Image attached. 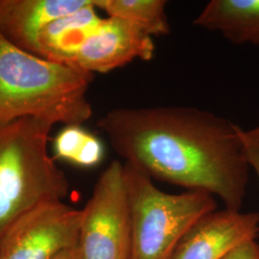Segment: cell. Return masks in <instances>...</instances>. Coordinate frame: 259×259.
<instances>
[{
	"label": "cell",
	"mask_w": 259,
	"mask_h": 259,
	"mask_svg": "<svg viewBox=\"0 0 259 259\" xmlns=\"http://www.w3.org/2000/svg\"><path fill=\"white\" fill-rule=\"evenodd\" d=\"M125 162L152 179L219 197L240 210L250 165L240 127L214 112L185 106L117 108L98 121Z\"/></svg>",
	"instance_id": "1"
},
{
	"label": "cell",
	"mask_w": 259,
	"mask_h": 259,
	"mask_svg": "<svg viewBox=\"0 0 259 259\" xmlns=\"http://www.w3.org/2000/svg\"><path fill=\"white\" fill-rule=\"evenodd\" d=\"M93 80L92 73L31 54L0 33V124L32 117L82 125L93 115L87 98Z\"/></svg>",
	"instance_id": "2"
},
{
	"label": "cell",
	"mask_w": 259,
	"mask_h": 259,
	"mask_svg": "<svg viewBox=\"0 0 259 259\" xmlns=\"http://www.w3.org/2000/svg\"><path fill=\"white\" fill-rule=\"evenodd\" d=\"M53 125L32 117L0 124V240L26 213L69 192L47 149Z\"/></svg>",
	"instance_id": "3"
},
{
	"label": "cell",
	"mask_w": 259,
	"mask_h": 259,
	"mask_svg": "<svg viewBox=\"0 0 259 259\" xmlns=\"http://www.w3.org/2000/svg\"><path fill=\"white\" fill-rule=\"evenodd\" d=\"M123 165L132 220L130 259L169 258L186 232L217 209L213 195L197 190L169 194L139 167Z\"/></svg>",
	"instance_id": "4"
},
{
	"label": "cell",
	"mask_w": 259,
	"mask_h": 259,
	"mask_svg": "<svg viewBox=\"0 0 259 259\" xmlns=\"http://www.w3.org/2000/svg\"><path fill=\"white\" fill-rule=\"evenodd\" d=\"M82 210L81 258H131L132 220L121 161H112L100 175Z\"/></svg>",
	"instance_id": "5"
},
{
	"label": "cell",
	"mask_w": 259,
	"mask_h": 259,
	"mask_svg": "<svg viewBox=\"0 0 259 259\" xmlns=\"http://www.w3.org/2000/svg\"><path fill=\"white\" fill-rule=\"evenodd\" d=\"M83 210L63 201L40 204L15 223L0 240V259H53L77 247Z\"/></svg>",
	"instance_id": "6"
},
{
	"label": "cell",
	"mask_w": 259,
	"mask_h": 259,
	"mask_svg": "<svg viewBox=\"0 0 259 259\" xmlns=\"http://www.w3.org/2000/svg\"><path fill=\"white\" fill-rule=\"evenodd\" d=\"M155 49L153 38L144 31L125 19L109 17L84 40L74 66L92 74L108 73L136 59L151 60Z\"/></svg>",
	"instance_id": "7"
},
{
	"label": "cell",
	"mask_w": 259,
	"mask_h": 259,
	"mask_svg": "<svg viewBox=\"0 0 259 259\" xmlns=\"http://www.w3.org/2000/svg\"><path fill=\"white\" fill-rule=\"evenodd\" d=\"M259 213L225 208L204 216L186 232L168 259H222L259 234Z\"/></svg>",
	"instance_id": "8"
},
{
	"label": "cell",
	"mask_w": 259,
	"mask_h": 259,
	"mask_svg": "<svg viewBox=\"0 0 259 259\" xmlns=\"http://www.w3.org/2000/svg\"><path fill=\"white\" fill-rule=\"evenodd\" d=\"M93 0H0V33L11 44L37 55V36L56 19Z\"/></svg>",
	"instance_id": "9"
},
{
	"label": "cell",
	"mask_w": 259,
	"mask_h": 259,
	"mask_svg": "<svg viewBox=\"0 0 259 259\" xmlns=\"http://www.w3.org/2000/svg\"><path fill=\"white\" fill-rule=\"evenodd\" d=\"M95 8L93 0L83 9L48 24L37 36V55L53 63L74 65L80 47L102 19Z\"/></svg>",
	"instance_id": "10"
},
{
	"label": "cell",
	"mask_w": 259,
	"mask_h": 259,
	"mask_svg": "<svg viewBox=\"0 0 259 259\" xmlns=\"http://www.w3.org/2000/svg\"><path fill=\"white\" fill-rule=\"evenodd\" d=\"M193 24L218 32L234 45L259 46V0H212Z\"/></svg>",
	"instance_id": "11"
},
{
	"label": "cell",
	"mask_w": 259,
	"mask_h": 259,
	"mask_svg": "<svg viewBox=\"0 0 259 259\" xmlns=\"http://www.w3.org/2000/svg\"><path fill=\"white\" fill-rule=\"evenodd\" d=\"M166 3L164 0H94V6L109 17L125 19L151 37L171 32Z\"/></svg>",
	"instance_id": "12"
},
{
	"label": "cell",
	"mask_w": 259,
	"mask_h": 259,
	"mask_svg": "<svg viewBox=\"0 0 259 259\" xmlns=\"http://www.w3.org/2000/svg\"><path fill=\"white\" fill-rule=\"evenodd\" d=\"M55 158L64 159L78 166L93 167L104 157L103 143L81 125H67L53 139Z\"/></svg>",
	"instance_id": "13"
},
{
	"label": "cell",
	"mask_w": 259,
	"mask_h": 259,
	"mask_svg": "<svg viewBox=\"0 0 259 259\" xmlns=\"http://www.w3.org/2000/svg\"><path fill=\"white\" fill-rule=\"evenodd\" d=\"M222 259H259V245L255 240L245 242L231 250Z\"/></svg>",
	"instance_id": "14"
},
{
	"label": "cell",
	"mask_w": 259,
	"mask_h": 259,
	"mask_svg": "<svg viewBox=\"0 0 259 259\" xmlns=\"http://www.w3.org/2000/svg\"><path fill=\"white\" fill-rule=\"evenodd\" d=\"M240 130L241 127L239 129V134H240V138L242 141H243V144H244L245 155H246V157H247V159L250 163V168L253 169V171L256 173V176H257L259 180V151L254 146H252L250 143H249L247 140H245L242 138Z\"/></svg>",
	"instance_id": "15"
},
{
	"label": "cell",
	"mask_w": 259,
	"mask_h": 259,
	"mask_svg": "<svg viewBox=\"0 0 259 259\" xmlns=\"http://www.w3.org/2000/svg\"><path fill=\"white\" fill-rule=\"evenodd\" d=\"M240 133L243 139L247 140L249 143L259 151V125L250 130H244L241 128Z\"/></svg>",
	"instance_id": "16"
},
{
	"label": "cell",
	"mask_w": 259,
	"mask_h": 259,
	"mask_svg": "<svg viewBox=\"0 0 259 259\" xmlns=\"http://www.w3.org/2000/svg\"><path fill=\"white\" fill-rule=\"evenodd\" d=\"M53 259H82L80 252L78 250V247L74 248H70L67 250L62 251L61 253H59L55 258Z\"/></svg>",
	"instance_id": "17"
}]
</instances>
